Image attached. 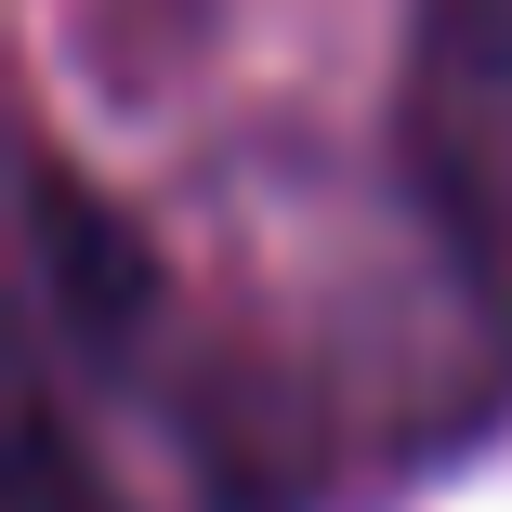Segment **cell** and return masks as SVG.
<instances>
[{"label": "cell", "instance_id": "3957f363", "mask_svg": "<svg viewBox=\"0 0 512 512\" xmlns=\"http://www.w3.org/2000/svg\"><path fill=\"white\" fill-rule=\"evenodd\" d=\"M14 512H106V486L79 473V447H66V421H53V407L27 421V486H14Z\"/></svg>", "mask_w": 512, "mask_h": 512}, {"label": "cell", "instance_id": "7a4b0ae2", "mask_svg": "<svg viewBox=\"0 0 512 512\" xmlns=\"http://www.w3.org/2000/svg\"><path fill=\"white\" fill-rule=\"evenodd\" d=\"M40 263H53V302H66V329L79 342H132L145 329V302H158V263L119 211H92V197L66 171H40Z\"/></svg>", "mask_w": 512, "mask_h": 512}, {"label": "cell", "instance_id": "6da1fadb", "mask_svg": "<svg viewBox=\"0 0 512 512\" xmlns=\"http://www.w3.org/2000/svg\"><path fill=\"white\" fill-rule=\"evenodd\" d=\"M407 184L447 263L512 316V0H434L407 53Z\"/></svg>", "mask_w": 512, "mask_h": 512}]
</instances>
